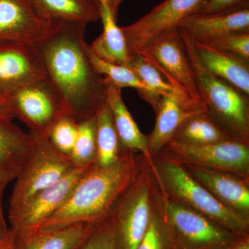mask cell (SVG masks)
<instances>
[{"label":"cell","mask_w":249,"mask_h":249,"mask_svg":"<svg viewBox=\"0 0 249 249\" xmlns=\"http://www.w3.org/2000/svg\"><path fill=\"white\" fill-rule=\"evenodd\" d=\"M88 24L52 21L45 37L36 44L46 76L60 93L77 121L96 117L107 102L104 77L93 68L86 50Z\"/></svg>","instance_id":"6da1fadb"},{"label":"cell","mask_w":249,"mask_h":249,"mask_svg":"<svg viewBox=\"0 0 249 249\" xmlns=\"http://www.w3.org/2000/svg\"><path fill=\"white\" fill-rule=\"evenodd\" d=\"M145 160L138 152L124 148L114 164L103 168L93 165L77 183L66 202L37 231L103 222L110 216L120 196L135 181Z\"/></svg>","instance_id":"7a4b0ae2"},{"label":"cell","mask_w":249,"mask_h":249,"mask_svg":"<svg viewBox=\"0 0 249 249\" xmlns=\"http://www.w3.org/2000/svg\"><path fill=\"white\" fill-rule=\"evenodd\" d=\"M147 163L156 182L167 197L198 211L236 235L249 234V219L219 202L182 163L163 152Z\"/></svg>","instance_id":"3957f363"},{"label":"cell","mask_w":249,"mask_h":249,"mask_svg":"<svg viewBox=\"0 0 249 249\" xmlns=\"http://www.w3.org/2000/svg\"><path fill=\"white\" fill-rule=\"evenodd\" d=\"M179 31L196 73L198 94L208 114L229 138L249 144V96L210 73L198 60L191 37Z\"/></svg>","instance_id":"277c9868"},{"label":"cell","mask_w":249,"mask_h":249,"mask_svg":"<svg viewBox=\"0 0 249 249\" xmlns=\"http://www.w3.org/2000/svg\"><path fill=\"white\" fill-rule=\"evenodd\" d=\"M161 193L165 227L173 249H217L230 245L239 237Z\"/></svg>","instance_id":"5b68a950"},{"label":"cell","mask_w":249,"mask_h":249,"mask_svg":"<svg viewBox=\"0 0 249 249\" xmlns=\"http://www.w3.org/2000/svg\"><path fill=\"white\" fill-rule=\"evenodd\" d=\"M34 135L37 142L36 148L16 178L9 214L17 211L39 192L56 182L76 167L71 159L57 150L48 138Z\"/></svg>","instance_id":"8992f818"},{"label":"cell","mask_w":249,"mask_h":249,"mask_svg":"<svg viewBox=\"0 0 249 249\" xmlns=\"http://www.w3.org/2000/svg\"><path fill=\"white\" fill-rule=\"evenodd\" d=\"M6 98L16 118L31 133L41 137L48 138L54 124L70 114L60 93L47 76L22 85Z\"/></svg>","instance_id":"52a82bcc"},{"label":"cell","mask_w":249,"mask_h":249,"mask_svg":"<svg viewBox=\"0 0 249 249\" xmlns=\"http://www.w3.org/2000/svg\"><path fill=\"white\" fill-rule=\"evenodd\" d=\"M154 179L147 160L113 209L118 249H136L148 227Z\"/></svg>","instance_id":"ba28073f"},{"label":"cell","mask_w":249,"mask_h":249,"mask_svg":"<svg viewBox=\"0 0 249 249\" xmlns=\"http://www.w3.org/2000/svg\"><path fill=\"white\" fill-rule=\"evenodd\" d=\"M164 153L186 165L221 170L249 179V144L229 139L203 145L170 141Z\"/></svg>","instance_id":"9c48e42d"},{"label":"cell","mask_w":249,"mask_h":249,"mask_svg":"<svg viewBox=\"0 0 249 249\" xmlns=\"http://www.w3.org/2000/svg\"><path fill=\"white\" fill-rule=\"evenodd\" d=\"M203 0H165L137 22L121 27L129 55L141 53L183 19L196 14Z\"/></svg>","instance_id":"30bf717a"},{"label":"cell","mask_w":249,"mask_h":249,"mask_svg":"<svg viewBox=\"0 0 249 249\" xmlns=\"http://www.w3.org/2000/svg\"><path fill=\"white\" fill-rule=\"evenodd\" d=\"M93 165L75 167L56 182L39 192L22 208L9 214L11 231L16 234L37 231L66 202L77 183Z\"/></svg>","instance_id":"8fae6325"},{"label":"cell","mask_w":249,"mask_h":249,"mask_svg":"<svg viewBox=\"0 0 249 249\" xmlns=\"http://www.w3.org/2000/svg\"><path fill=\"white\" fill-rule=\"evenodd\" d=\"M138 53L142 54L172 85L201 102L196 89L194 69L178 28L165 34Z\"/></svg>","instance_id":"7c38bea8"},{"label":"cell","mask_w":249,"mask_h":249,"mask_svg":"<svg viewBox=\"0 0 249 249\" xmlns=\"http://www.w3.org/2000/svg\"><path fill=\"white\" fill-rule=\"evenodd\" d=\"M45 76L36 45L0 42V95L6 97L22 85Z\"/></svg>","instance_id":"4fadbf2b"},{"label":"cell","mask_w":249,"mask_h":249,"mask_svg":"<svg viewBox=\"0 0 249 249\" xmlns=\"http://www.w3.org/2000/svg\"><path fill=\"white\" fill-rule=\"evenodd\" d=\"M50 25L27 0H0V42L36 45Z\"/></svg>","instance_id":"5bb4252c"},{"label":"cell","mask_w":249,"mask_h":249,"mask_svg":"<svg viewBox=\"0 0 249 249\" xmlns=\"http://www.w3.org/2000/svg\"><path fill=\"white\" fill-rule=\"evenodd\" d=\"M35 135L24 132L13 121L0 119V217H4L3 195L16 179L36 146Z\"/></svg>","instance_id":"9a60e30c"},{"label":"cell","mask_w":249,"mask_h":249,"mask_svg":"<svg viewBox=\"0 0 249 249\" xmlns=\"http://www.w3.org/2000/svg\"><path fill=\"white\" fill-rule=\"evenodd\" d=\"M183 165L219 202L249 219V179L221 170Z\"/></svg>","instance_id":"2e32d148"},{"label":"cell","mask_w":249,"mask_h":249,"mask_svg":"<svg viewBox=\"0 0 249 249\" xmlns=\"http://www.w3.org/2000/svg\"><path fill=\"white\" fill-rule=\"evenodd\" d=\"M178 28L193 40L201 42L249 33V3L219 14L192 15L183 19Z\"/></svg>","instance_id":"e0dca14e"},{"label":"cell","mask_w":249,"mask_h":249,"mask_svg":"<svg viewBox=\"0 0 249 249\" xmlns=\"http://www.w3.org/2000/svg\"><path fill=\"white\" fill-rule=\"evenodd\" d=\"M191 38L198 60L210 73L249 96V62Z\"/></svg>","instance_id":"ac0fdd59"},{"label":"cell","mask_w":249,"mask_h":249,"mask_svg":"<svg viewBox=\"0 0 249 249\" xmlns=\"http://www.w3.org/2000/svg\"><path fill=\"white\" fill-rule=\"evenodd\" d=\"M96 224L79 223L28 234H16L11 231L13 239L11 249H77Z\"/></svg>","instance_id":"d6986e66"},{"label":"cell","mask_w":249,"mask_h":249,"mask_svg":"<svg viewBox=\"0 0 249 249\" xmlns=\"http://www.w3.org/2000/svg\"><path fill=\"white\" fill-rule=\"evenodd\" d=\"M105 78L107 88V105L110 109L113 122L121 145L124 149L137 152L151 161L147 148L146 135L142 133L122 98V89Z\"/></svg>","instance_id":"ffe728a7"},{"label":"cell","mask_w":249,"mask_h":249,"mask_svg":"<svg viewBox=\"0 0 249 249\" xmlns=\"http://www.w3.org/2000/svg\"><path fill=\"white\" fill-rule=\"evenodd\" d=\"M103 31L89 44L93 53L105 61L127 66L129 55L124 33L116 24L117 16L106 3L97 4Z\"/></svg>","instance_id":"44dd1931"},{"label":"cell","mask_w":249,"mask_h":249,"mask_svg":"<svg viewBox=\"0 0 249 249\" xmlns=\"http://www.w3.org/2000/svg\"><path fill=\"white\" fill-rule=\"evenodd\" d=\"M199 111H187L172 98L162 97L155 112V127L151 133L146 136L147 148L151 159L163 151L183 121Z\"/></svg>","instance_id":"7402d4cb"},{"label":"cell","mask_w":249,"mask_h":249,"mask_svg":"<svg viewBox=\"0 0 249 249\" xmlns=\"http://www.w3.org/2000/svg\"><path fill=\"white\" fill-rule=\"evenodd\" d=\"M127 66L137 75L142 83L160 97L172 98L187 111H196L206 108L202 103L196 101L183 90L165 80L163 75L142 54L131 55Z\"/></svg>","instance_id":"603a6c76"},{"label":"cell","mask_w":249,"mask_h":249,"mask_svg":"<svg viewBox=\"0 0 249 249\" xmlns=\"http://www.w3.org/2000/svg\"><path fill=\"white\" fill-rule=\"evenodd\" d=\"M36 14L49 22L70 21L85 23L100 20L96 3L89 0H27Z\"/></svg>","instance_id":"cb8c5ba5"},{"label":"cell","mask_w":249,"mask_h":249,"mask_svg":"<svg viewBox=\"0 0 249 249\" xmlns=\"http://www.w3.org/2000/svg\"><path fill=\"white\" fill-rule=\"evenodd\" d=\"M86 50L91 65L100 75L104 76V78L121 89L124 88L137 89L141 97L148 103L156 112L162 97L142 83L130 68L124 65L105 61L98 58L93 53L88 42L86 44Z\"/></svg>","instance_id":"d4e9b609"},{"label":"cell","mask_w":249,"mask_h":249,"mask_svg":"<svg viewBox=\"0 0 249 249\" xmlns=\"http://www.w3.org/2000/svg\"><path fill=\"white\" fill-rule=\"evenodd\" d=\"M231 139L206 109L197 111L178 127L171 141L191 145H203Z\"/></svg>","instance_id":"484cf974"},{"label":"cell","mask_w":249,"mask_h":249,"mask_svg":"<svg viewBox=\"0 0 249 249\" xmlns=\"http://www.w3.org/2000/svg\"><path fill=\"white\" fill-rule=\"evenodd\" d=\"M96 122L97 154L95 165L103 168L116 163L124 148L121 145L107 103L96 115Z\"/></svg>","instance_id":"4316f807"},{"label":"cell","mask_w":249,"mask_h":249,"mask_svg":"<svg viewBox=\"0 0 249 249\" xmlns=\"http://www.w3.org/2000/svg\"><path fill=\"white\" fill-rule=\"evenodd\" d=\"M136 249H173L165 227L163 196L155 179L152 191L151 209L148 227L145 235Z\"/></svg>","instance_id":"83f0119b"},{"label":"cell","mask_w":249,"mask_h":249,"mask_svg":"<svg viewBox=\"0 0 249 249\" xmlns=\"http://www.w3.org/2000/svg\"><path fill=\"white\" fill-rule=\"evenodd\" d=\"M96 134V116L78 121L76 142L69 156L76 167L95 164L97 154Z\"/></svg>","instance_id":"f1b7e54d"},{"label":"cell","mask_w":249,"mask_h":249,"mask_svg":"<svg viewBox=\"0 0 249 249\" xmlns=\"http://www.w3.org/2000/svg\"><path fill=\"white\" fill-rule=\"evenodd\" d=\"M78 134V121L70 114L59 119L49 132L48 139L62 154L70 156Z\"/></svg>","instance_id":"f546056e"},{"label":"cell","mask_w":249,"mask_h":249,"mask_svg":"<svg viewBox=\"0 0 249 249\" xmlns=\"http://www.w3.org/2000/svg\"><path fill=\"white\" fill-rule=\"evenodd\" d=\"M77 249H118L115 223L112 214L98 223Z\"/></svg>","instance_id":"4dcf8cb0"},{"label":"cell","mask_w":249,"mask_h":249,"mask_svg":"<svg viewBox=\"0 0 249 249\" xmlns=\"http://www.w3.org/2000/svg\"><path fill=\"white\" fill-rule=\"evenodd\" d=\"M203 43L249 62V33L232 34Z\"/></svg>","instance_id":"1f68e13d"},{"label":"cell","mask_w":249,"mask_h":249,"mask_svg":"<svg viewBox=\"0 0 249 249\" xmlns=\"http://www.w3.org/2000/svg\"><path fill=\"white\" fill-rule=\"evenodd\" d=\"M249 3V0H203L196 14H219L237 9Z\"/></svg>","instance_id":"d6a6232c"},{"label":"cell","mask_w":249,"mask_h":249,"mask_svg":"<svg viewBox=\"0 0 249 249\" xmlns=\"http://www.w3.org/2000/svg\"><path fill=\"white\" fill-rule=\"evenodd\" d=\"M16 119L6 97L0 95V119L13 121Z\"/></svg>","instance_id":"836d02e7"},{"label":"cell","mask_w":249,"mask_h":249,"mask_svg":"<svg viewBox=\"0 0 249 249\" xmlns=\"http://www.w3.org/2000/svg\"><path fill=\"white\" fill-rule=\"evenodd\" d=\"M217 249H249V234L239 236L230 245Z\"/></svg>","instance_id":"e575fe53"},{"label":"cell","mask_w":249,"mask_h":249,"mask_svg":"<svg viewBox=\"0 0 249 249\" xmlns=\"http://www.w3.org/2000/svg\"><path fill=\"white\" fill-rule=\"evenodd\" d=\"M89 1H93V2L96 3V4L106 3L110 8L113 14L117 16L119 7H120L121 3L123 2L124 0H89Z\"/></svg>","instance_id":"d590c367"},{"label":"cell","mask_w":249,"mask_h":249,"mask_svg":"<svg viewBox=\"0 0 249 249\" xmlns=\"http://www.w3.org/2000/svg\"><path fill=\"white\" fill-rule=\"evenodd\" d=\"M12 233L11 230L6 227L4 218L0 217V242L9 240Z\"/></svg>","instance_id":"8d00e7d4"},{"label":"cell","mask_w":249,"mask_h":249,"mask_svg":"<svg viewBox=\"0 0 249 249\" xmlns=\"http://www.w3.org/2000/svg\"><path fill=\"white\" fill-rule=\"evenodd\" d=\"M12 239L13 233L11 238H10L9 240L4 241V242H0V249H10L11 247V243H12Z\"/></svg>","instance_id":"74e56055"},{"label":"cell","mask_w":249,"mask_h":249,"mask_svg":"<svg viewBox=\"0 0 249 249\" xmlns=\"http://www.w3.org/2000/svg\"></svg>","instance_id":"f35d334b"},{"label":"cell","mask_w":249,"mask_h":249,"mask_svg":"<svg viewBox=\"0 0 249 249\" xmlns=\"http://www.w3.org/2000/svg\"><path fill=\"white\" fill-rule=\"evenodd\" d=\"M10 249H11V248H10Z\"/></svg>","instance_id":"ab89813d"}]
</instances>
